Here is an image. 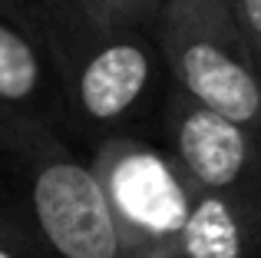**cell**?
<instances>
[{"instance_id":"obj_1","label":"cell","mask_w":261,"mask_h":258,"mask_svg":"<svg viewBox=\"0 0 261 258\" xmlns=\"http://www.w3.org/2000/svg\"><path fill=\"white\" fill-rule=\"evenodd\" d=\"M0 239L27 258H122L89 159L60 129L0 113Z\"/></svg>"},{"instance_id":"obj_2","label":"cell","mask_w":261,"mask_h":258,"mask_svg":"<svg viewBox=\"0 0 261 258\" xmlns=\"http://www.w3.org/2000/svg\"><path fill=\"white\" fill-rule=\"evenodd\" d=\"M57 63L66 99L63 136L89 149L109 136H146L172 83L152 23L83 30L57 46Z\"/></svg>"},{"instance_id":"obj_3","label":"cell","mask_w":261,"mask_h":258,"mask_svg":"<svg viewBox=\"0 0 261 258\" xmlns=\"http://www.w3.org/2000/svg\"><path fill=\"white\" fill-rule=\"evenodd\" d=\"M152 37L172 86L261 139V70L231 0H162Z\"/></svg>"},{"instance_id":"obj_4","label":"cell","mask_w":261,"mask_h":258,"mask_svg":"<svg viewBox=\"0 0 261 258\" xmlns=\"http://www.w3.org/2000/svg\"><path fill=\"white\" fill-rule=\"evenodd\" d=\"M89 166L109 202L122 258H175L192 186L162 142L122 133L89 149Z\"/></svg>"},{"instance_id":"obj_5","label":"cell","mask_w":261,"mask_h":258,"mask_svg":"<svg viewBox=\"0 0 261 258\" xmlns=\"http://www.w3.org/2000/svg\"><path fill=\"white\" fill-rule=\"evenodd\" d=\"M159 142L192 189L222 192L261 212V139L169 83L159 106Z\"/></svg>"},{"instance_id":"obj_6","label":"cell","mask_w":261,"mask_h":258,"mask_svg":"<svg viewBox=\"0 0 261 258\" xmlns=\"http://www.w3.org/2000/svg\"><path fill=\"white\" fill-rule=\"evenodd\" d=\"M0 113L63 133V73L50 43L23 20L0 13Z\"/></svg>"},{"instance_id":"obj_7","label":"cell","mask_w":261,"mask_h":258,"mask_svg":"<svg viewBox=\"0 0 261 258\" xmlns=\"http://www.w3.org/2000/svg\"><path fill=\"white\" fill-rule=\"evenodd\" d=\"M261 212L222 192L192 189L175 258H255Z\"/></svg>"},{"instance_id":"obj_8","label":"cell","mask_w":261,"mask_h":258,"mask_svg":"<svg viewBox=\"0 0 261 258\" xmlns=\"http://www.w3.org/2000/svg\"><path fill=\"white\" fill-rule=\"evenodd\" d=\"M0 13L17 17V20H23L27 27H33V30L50 43L53 57H57L60 43H66L70 37H76V33H83V30L93 27V23H86L66 0H0Z\"/></svg>"},{"instance_id":"obj_9","label":"cell","mask_w":261,"mask_h":258,"mask_svg":"<svg viewBox=\"0 0 261 258\" xmlns=\"http://www.w3.org/2000/svg\"><path fill=\"white\" fill-rule=\"evenodd\" d=\"M66 4L93 27H126L152 23L162 0H66Z\"/></svg>"},{"instance_id":"obj_10","label":"cell","mask_w":261,"mask_h":258,"mask_svg":"<svg viewBox=\"0 0 261 258\" xmlns=\"http://www.w3.org/2000/svg\"><path fill=\"white\" fill-rule=\"evenodd\" d=\"M231 7H235L238 27L245 33V43L261 70V0H231Z\"/></svg>"},{"instance_id":"obj_11","label":"cell","mask_w":261,"mask_h":258,"mask_svg":"<svg viewBox=\"0 0 261 258\" xmlns=\"http://www.w3.org/2000/svg\"><path fill=\"white\" fill-rule=\"evenodd\" d=\"M0 258H27V255H23V252H17V248H13L10 242L0 239Z\"/></svg>"},{"instance_id":"obj_12","label":"cell","mask_w":261,"mask_h":258,"mask_svg":"<svg viewBox=\"0 0 261 258\" xmlns=\"http://www.w3.org/2000/svg\"><path fill=\"white\" fill-rule=\"evenodd\" d=\"M255 258H261V225H258V239H255Z\"/></svg>"}]
</instances>
